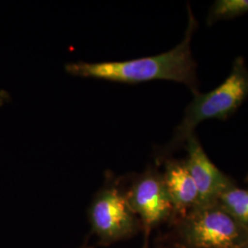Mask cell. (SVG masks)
Instances as JSON below:
<instances>
[{"instance_id": "1", "label": "cell", "mask_w": 248, "mask_h": 248, "mask_svg": "<svg viewBox=\"0 0 248 248\" xmlns=\"http://www.w3.org/2000/svg\"><path fill=\"white\" fill-rule=\"evenodd\" d=\"M197 21L188 9V23L183 41L167 53L124 62H72L65 66L71 75L140 83L152 80H171L185 84L197 94L196 63L191 53V40Z\"/></svg>"}, {"instance_id": "2", "label": "cell", "mask_w": 248, "mask_h": 248, "mask_svg": "<svg viewBox=\"0 0 248 248\" xmlns=\"http://www.w3.org/2000/svg\"><path fill=\"white\" fill-rule=\"evenodd\" d=\"M248 97V69L243 58L238 57L233 62L230 75L219 87L206 94H195L175 132L170 146L176 147L186 142L202 122L226 119Z\"/></svg>"}, {"instance_id": "3", "label": "cell", "mask_w": 248, "mask_h": 248, "mask_svg": "<svg viewBox=\"0 0 248 248\" xmlns=\"http://www.w3.org/2000/svg\"><path fill=\"white\" fill-rule=\"evenodd\" d=\"M178 234L186 248H244L248 244V229L217 202L182 217Z\"/></svg>"}, {"instance_id": "4", "label": "cell", "mask_w": 248, "mask_h": 248, "mask_svg": "<svg viewBox=\"0 0 248 248\" xmlns=\"http://www.w3.org/2000/svg\"><path fill=\"white\" fill-rule=\"evenodd\" d=\"M89 219L93 232L106 244L127 238L138 228L127 197L116 187L104 188L96 196Z\"/></svg>"}, {"instance_id": "5", "label": "cell", "mask_w": 248, "mask_h": 248, "mask_svg": "<svg viewBox=\"0 0 248 248\" xmlns=\"http://www.w3.org/2000/svg\"><path fill=\"white\" fill-rule=\"evenodd\" d=\"M133 213L150 230L174 213L163 177L148 173L139 178L126 196Z\"/></svg>"}, {"instance_id": "6", "label": "cell", "mask_w": 248, "mask_h": 248, "mask_svg": "<svg viewBox=\"0 0 248 248\" xmlns=\"http://www.w3.org/2000/svg\"><path fill=\"white\" fill-rule=\"evenodd\" d=\"M186 142V167L199 192V205L216 202L219 196L233 183L208 157L195 136L190 135Z\"/></svg>"}, {"instance_id": "7", "label": "cell", "mask_w": 248, "mask_h": 248, "mask_svg": "<svg viewBox=\"0 0 248 248\" xmlns=\"http://www.w3.org/2000/svg\"><path fill=\"white\" fill-rule=\"evenodd\" d=\"M162 177L174 213H178L182 218L198 207V188L185 161L169 162Z\"/></svg>"}, {"instance_id": "8", "label": "cell", "mask_w": 248, "mask_h": 248, "mask_svg": "<svg viewBox=\"0 0 248 248\" xmlns=\"http://www.w3.org/2000/svg\"><path fill=\"white\" fill-rule=\"evenodd\" d=\"M217 202L248 230V189L232 184L219 196Z\"/></svg>"}, {"instance_id": "9", "label": "cell", "mask_w": 248, "mask_h": 248, "mask_svg": "<svg viewBox=\"0 0 248 248\" xmlns=\"http://www.w3.org/2000/svg\"><path fill=\"white\" fill-rule=\"evenodd\" d=\"M248 12V0H218L210 11L209 22L229 19Z\"/></svg>"}, {"instance_id": "10", "label": "cell", "mask_w": 248, "mask_h": 248, "mask_svg": "<svg viewBox=\"0 0 248 248\" xmlns=\"http://www.w3.org/2000/svg\"><path fill=\"white\" fill-rule=\"evenodd\" d=\"M248 248V245H247V246H246V247H245V248Z\"/></svg>"}]
</instances>
